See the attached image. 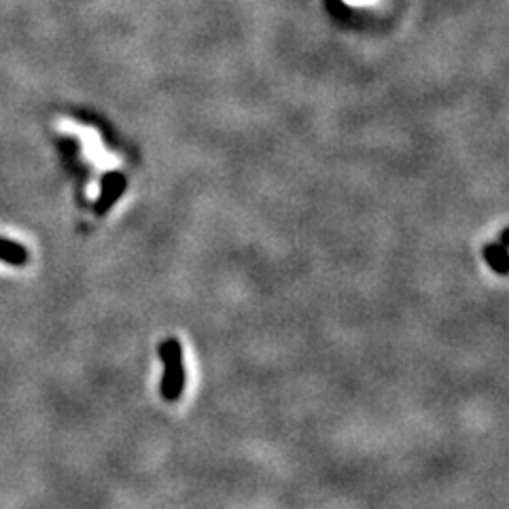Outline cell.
<instances>
[{
    "label": "cell",
    "instance_id": "cell-3",
    "mask_svg": "<svg viewBox=\"0 0 509 509\" xmlns=\"http://www.w3.org/2000/svg\"><path fill=\"white\" fill-rule=\"evenodd\" d=\"M486 261L496 274H507V254L503 246H488L486 248Z\"/></svg>",
    "mask_w": 509,
    "mask_h": 509
},
{
    "label": "cell",
    "instance_id": "cell-2",
    "mask_svg": "<svg viewBox=\"0 0 509 509\" xmlns=\"http://www.w3.org/2000/svg\"><path fill=\"white\" fill-rule=\"evenodd\" d=\"M0 259L13 264V266H24L28 259V252L22 244L9 242V240H0Z\"/></svg>",
    "mask_w": 509,
    "mask_h": 509
},
{
    "label": "cell",
    "instance_id": "cell-1",
    "mask_svg": "<svg viewBox=\"0 0 509 509\" xmlns=\"http://www.w3.org/2000/svg\"><path fill=\"white\" fill-rule=\"evenodd\" d=\"M160 359L164 363L162 376V397L170 403L178 401L185 388V367H183V346L176 337H166L160 344Z\"/></svg>",
    "mask_w": 509,
    "mask_h": 509
},
{
    "label": "cell",
    "instance_id": "cell-4",
    "mask_svg": "<svg viewBox=\"0 0 509 509\" xmlns=\"http://www.w3.org/2000/svg\"><path fill=\"white\" fill-rule=\"evenodd\" d=\"M346 5H350V7H372V5H376L378 0H344Z\"/></svg>",
    "mask_w": 509,
    "mask_h": 509
}]
</instances>
